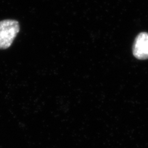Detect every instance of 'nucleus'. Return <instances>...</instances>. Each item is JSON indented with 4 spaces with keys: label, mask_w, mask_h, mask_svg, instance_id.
Returning a JSON list of instances; mask_svg holds the SVG:
<instances>
[{
    "label": "nucleus",
    "mask_w": 148,
    "mask_h": 148,
    "mask_svg": "<svg viewBox=\"0 0 148 148\" xmlns=\"http://www.w3.org/2000/svg\"><path fill=\"white\" fill-rule=\"evenodd\" d=\"M19 31L17 21L10 19L0 21V49L10 47Z\"/></svg>",
    "instance_id": "1"
},
{
    "label": "nucleus",
    "mask_w": 148,
    "mask_h": 148,
    "mask_svg": "<svg viewBox=\"0 0 148 148\" xmlns=\"http://www.w3.org/2000/svg\"><path fill=\"white\" fill-rule=\"evenodd\" d=\"M133 54L136 59L145 60L148 59V33L141 32L134 41Z\"/></svg>",
    "instance_id": "2"
}]
</instances>
